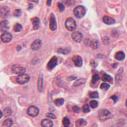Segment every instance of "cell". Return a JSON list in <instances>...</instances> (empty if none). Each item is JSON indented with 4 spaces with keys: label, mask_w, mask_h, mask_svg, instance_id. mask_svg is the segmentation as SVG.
<instances>
[{
    "label": "cell",
    "mask_w": 127,
    "mask_h": 127,
    "mask_svg": "<svg viewBox=\"0 0 127 127\" xmlns=\"http://www.w3.org/2000/svg\"><path fill=\"white\" fill-rule=\"evenodd\" d=\"M98 116L100 121H105L107 120L110 119V118H112L113 116V115L110 111H109L108 110L105 109H100L98 111Z\"/></svg>",
    "instance_id": "6da1fadb"
},
{
    "label": "cell",
    "mask_w": 127,
    "mask_h": 127,
    "mask_svg": "<svg viewBox=\"0 0 127 127\" xmlns=\"http://www.w3.org/2000/svg\"><path fill=\"white\" fill-rule=\"evenodd\" d=\"M74 13L76 18L81 19L86 14V10L83 6L79 5L74 8Z\"/></svg>",
    "instance_id": "7a4b0ae2"
},
{
    "label": "cell",
    "mask_w": 127,
    "mask_h": 127,
    "mask_svg": "<svg viewBox=\"0 0 127 127\" xmlns=\"http://www.w3.org/2000/svg\"><path fill=\"white\" fill-rule=\"evenodd\" d=\"M65 27L69 31H74L77 28V23L73 18H69L66 21Z\"/></svg>",
    "instance_id": "3957f363"
},
{
    "label": "cell",
    "mask_w": 127,
    "mask_h": 127,
    "mask_svg": "<svg viewBox=\"0 0 127 127\" xmlns=\"http://www.w3.org/2000/svg\"><path fill=\"white\" fill-rule=\"evenodd\" d=\"M84 44L86 46H89L93 49H96L98 48L99 45V42L96 40H91L90 39L86 38L84 40Z\"/></svg>",
    "instance_id": "277c9868"
},
{
    "label": "cell",
    "mask_w": 127,
    "mask_h": 127,
    "mask_svg": "<svg viewBox=\"0 0 127 127\" xmlns=\"http://www.w3.org/2000/svg\"><path fill=\"white\" fill-rule=\"evenodd\" d=\"M40 111L39 108L35 106H30L28 107L27 113L30 116L35 117L37 116L39 114Z\"/></svg>",
    "instance_id": "5b68a950"
},
{
    "label": "cell",
    "mask_w": 127,
    "mask_h": 127,
    "mask_svg": "<svg viewBox=\"0 0 127 127\" xmlns=\"http://www.w3.org/2000/svg\"><path fill=\"white\" fill-rule=\"evenodd\" d=\"M30 80V77L27 74L19 75L16 79V81L20 84H23L28 82Z\"/></svg>",
    "instance_id": "8992f818"
},
{
    "label": "cell",
    "mask_w": 127,
    "mask_h": 127,
    "mask_svg": "<svg viewBox=\"0 0 127 127\" xmlns=\"http://www.w3.org/2000/svg\"><path fill=\"white\" fill-rule=\"evenodd\" d=\"M12 70L13 73L16 74H24V73L26 71V69L24 67H21L18 65H14L12 67Z\"/></svg>",
    "instance_id": "52a82bcc"
},
{
    "label": "cell",
    "mask_w": 127,
    "mask_h": 127,
    "mask_svg": "<svg viewBox=\"0 0 127 127\" xmlns=\"http://www.w3.org/2000/svg\"><path fill=\"white\" fill-rule=\"evenodd\" d=\"M72 37L74 41L76 42H80L83 38L82 33L79 31H75L72 34Z\"/></svg>",
    "instance_id": "ba28073f"
},
{
    "label": "cell",
    "mask_w": 127,
    "mask_h": 127,
    "mask_svg": "<svg viewBox=\"0 0 127 127\" xmlns=\"http://www.w3.org/2000/svg\"><path fill=\"white\" fill-rule=\"evenodd\" d=\"M50 28L53 31H55L57 28V23L54 14L51 13L50 18Z\"/></svg>",
    "instance_id": "9c48e42d"
},
{
    "label": "cell",
    "mask_w": 127,
    "mask_h": 127,
    "mask_svg": "<svg viewBox=\"0 0 127 127\" xmlns=\"http://www.w3.org/2000/svg\"><path fill=\"white\" fill-rule=\"evenodd\" d=\"M10 28V23L7 20H3L0 22V30L2 32H7Z\"/></svg>",
    "instance_id": "30bf717a"
},
{
    "label": "cell",
    "mask_w": 127,
    "mask_h": 127,
    "mask_svg": "<svg viewBox=\"0 0 127 127\" xmlns=\"http://www.w3.org/2000/svg\"><path fill=\"white\" fill-rule=\"evenodd\" d=\"M57 64H58V58L57 57L54 56L51 59V60L48 63L47 68L50 70H51L54 68V67L57 65Z\"/></svg>",
    "instance_id": "8fae6325"
},
{
    "label": "cell",
    "mask_w": 127,
    "mask_h": 127,
    "mask_svg": "<svg viewBox=\"0 0 127 127\" xmlns=\"http://www.w3.org/2000/svg\"><path fill=\"white\" fill-rule=\"evenodd\" d=\"M42 44V41L41 39H36L32 42L31 45V48L34 51H38L41 47Z\"/></svg>",
    "instance_id": "7c38bea8"
},
{
    "label": "cell",
    "mask_w": 127,
    "mask_h": 127,
    "mask_svg": "<svg viewBox=\"0 0 127 127\" xmlns=\"http://www.w3.org/2000/svg\"><path fill=\"white\" fill-rule=\"evenodd\" d=\"M72 61L74 63V65L77 67H80L83 64L82 58L79 55H75L72 57Z\"/></svg>",
    "instance_id": "4fadbf2b"
},
{
    "label": "cell",
    "mask_w": 127,
    "mask_h": 127,
    "mask_svg": "<svg viewBox=\"0 0 127 127\" xmlns=\"http://www.w3.org/2000/svg\"><path fill=\"white\" fill-rule=\"evenodd\" d=\"M1 38L2 41L4 43H8V42H10L12 40L13 36L12 34L10 32H6L2 34Z\"/></svg>",
    "instance_id": "5bb4252c"
},
{
    "label": "cell",
    "mask_w": 127,
    "mask_h": 127,
    "mask_svg": "<svg viewBox=\"0 0 127 127\" xmlns=\"http://www.w3.org/2000/svg\"><path fill=\"white\" fill-rule=\"evenodd\" d=\"M10 12V8L7 6H3L0 8V16L2 18L7 17Z\"/></svg>",
    "instance_id": "9a60e30c"
},
{
    "label": "cell",
    "mask_w": 127,
    "mask_h": 127,
    "mask_svg": "<svg viewBox=\"0 0 127 127\" xmlns=\"http://www.w3.org/2000/svg\"><path fill=\"white\" fill-rule=\"evenodd\" d=\"M31 21L33 23V27L34 30H37L39 29L40 24V19L37 17H34L31 19Z\"/></svg>",
    "instance_id": "2e32d148"
},
{
    "label": "cell",
    "mask_w": 127,
    "mask_h": 127,
    "mask_svg": "<svg viewBox=\"0 0 127 127\" xmlns=\"http://www.w3.org/2000/svg\"><path fill=\"white\" fill-rule=\"evenodd\" d=\"M41 125L42 127H53V122L48 119H44L42 120Z\"/></svg>",
    "instance_id": "e0dca14e"
},
{
    "label": "cell",
    "mask_w": 127,
    "mask_h": 127,
    "mask_svg": "<svg viewBox=\"0 0 127 127\" xmlns=\"http://www.w3.org/2000/svg\"><path fill=\"white\" fill-rule=\"evenodd\" d=\"M103 22L108 25H112V24H114L116 21L115 20L113 19L110 18V17H109L108 16H104L103 18Z\"/></svg>",
    "instance_id": "ac0fdd59"
},
{
    "label": "cell",
    "mask_w": 127,
    "mask_h": 127,
    "mask_svg": "<svg viewBox=\"0 0 127 127\" xmlns=\"http://www.w3.org/2000/svg\"><path fill=\"white\" fill-rule=\"evenodd\" d=\"M43 75L40 74L38 80V89L39 92H42V89H43Z\"/></svg>",
    "instance_id": "d6986e66"
},
{
    "label": "cell",
    "mask_w": 127,
    "mask_h": 127,
    "mask_svg": "<svg viewBox=\"0 0 127 127\" xmlns=\"http://www.w3.org/2000/svg\"><path fill=\"white\" fill-rule=\"evenodd\" d=\"M87 124V122L83 119H79L75 122L76 127H84Z\"/></svg>",
    "instance_id": "ffe728a7"
},
{
    "label": "cell",
    "mask_w": 127,
    "mask_h": 127,
    "mask_svg": "<svg viewBox=\"0 0 127 127\" xmlns=\"http://www.w3.org/2000/svg\"><path fill=\"white\" fill-rule=\"evenodd\" d=\"M101 80L104 81H108L111 83H113V81L112 77H111L110 75L106 73L103 74L102 75V77H101Z\"/></svg>",
    "instance_id": "44dd1931"
},
{
    "label": "cell",
    "mask_w": 127,
    "mask_h": 127,
    "mask_svg": "<svg viewBox=\"0 0 127 127\" xmlns=\"http://www.w3.org/2000/svg\"><path fill=\"white\" fill-rule=\"evenodd\" d=\"M13 124V120L11 118H8L4 121L2 124V127H11Z\"/></svg>",
    "instance_id": "7402d4cb"
},
{
    "label": "cell",
    "mask_w": 127,
    "mask_h": 127,
    "mask_svg": "<svg viewBox=\"0 0 127 127\" xmlns=\"http://www.w3.org/2000/svg\"><path fill=\"white\" fill-rule=\"evenodd\" d=\"M126 55L122 51L117 52L115 55V58L118 61H123L125 59Z\"/></svg>",
    "instance_id": "603a6c76"
},
{
    "label": "cell",
    "mask_w": 127,
    "mask_h": 127,
    "mask_svg": "<svg viewBox=\"0 0 127 127\" xmlns=\"http://www.w3.org/2000/svg\"><path fill=\"white\" fill-rule=\"evenodd\" d=\"M87 81V80L86 79H80L77 80L73 84V87H78L80 86L83 84H84Z\"/></svg>",
    "instance_id": "cb8c5ba5"
},
{
    "label": "cell",
    "mask_w": 127,
    "mask_h": 127,
    "mask_svg": "<svg viewBox=\"0 0 127 127\" xmlns=\"http://www.w3.org/2000/svg\"><path fill=\"white\" fill-rule=\"evenodd\" d=\"M71 49L70 48H59L58 49L57 52L59 54H62L63 55L68 54L71 52Z\"/></svg>",
    "instance_id": "d4e9b609"
},
{
    "label": "cell",
    "mask_w": 127,
    "mask_h": 127,
    "mask_svg": "<svg viewBox=\"0 0 127 127\" xmlns=\"http://www.w3.org/2000/svg\"><path fill=\"white\" fill-rule=\"evenodd\" d=\"M64 102L65 100L64 98H58L54 101V103L57 106L60 107L64 104Z\"/></svg>",
    "instance_id": "484cf974"
},
{
    "label": "cell",
    "mask_w": 127,
    "mask_h": 127,
    "mask_svg": "<svg viewBox=\"0 0 127 127\" xmlns=\"http://www.w3.org/2000/svg\"><path fill=\"white\" fill-rule=\"evenodd\" d=\"M63 124L64 127H69L71 125L70 119L67 117H64L63 119Z\"/></svg>",
    "instance_id": "4316f807"
},
{
    "label": "cell",
    "mask_w": 127,
    "mask_h": 127,
    "mask_svg": "<svg viewBox=\"0 0 127 127\" xmlns=\"http://www.w3.org/2000/svg\"><path fill=\"white\" fill-rule=\"evenodd\" d=\"M12 113H13V111H12V110L11 108H6L4 109V112L3 113V114L5 116L7 117V116H10V115H11Z\"/></svg>",
    "instance_id": "83f0119b"
},
{
    "label": "cell",
    "mask_w": 127,
    "mask_h": 127,
    "mask_svg": "<svg viewBox=\"0 0 127 127\" xmlns=\"http://www.w3.org/2000/svg\"><path fill=\"white\" fill-rule=\"evenodd\" d=\"M100 79V78L99 77V75L98 74H94V75L92 76L91 82H92V83L93 84H95L98 81H99Z\"/></svg>",
    "instance_id": "f1b7e54d"
},
{
    "label": "cell",
    "mask_w": 127,
    "mask_h": 127,
    "mask_svg": "<svg viewBox=\"0 0 127 127\" xmlns=\"http://www.w3.org/2000/svg\"><path fill=\"white\" fill-rule=\"evenodd\" d=\"M81 109H82V112L85 113H89L90 111L89 106L88 104H84V105H83L81 108Z\"/></svg>",
    "instance_id": "f546056e"
},
{
    "label": "cell",
    "mask_w": 127,
    "mask_h": 127,
    "mask_svg": "<svg viewBox=\"0 0 127 127\" xmlns=\"http://www.w3.org/2000/svg\"><path fill=\"white\" fill-rule=\"evenodd\" d=\"M22 29V25L20 23H16L13 27V30L15 32H20Z\"/></svg>",
    "instance_id": "4dcf8cb0"
},
{
    "label": "cell",
    "mask_w": 127,
    "mask_h": 127,
    "mask_svg": "<svg viewBox=\"0 0 127 127\" xmlns=\"http://www.w3.org/2000/svg\"><path fill=\"white\" fill-rule=\"evenodd\" d=\"M110 87V85L107 83H102L100 85V88L105 90H108Z\"/></svg>",
    "instance_id": "1f68e13d"
},
{
    "label": "cell",
    "mask_w": 127,
    "mask_h": 127,
    "mask_svg": "<svg viewBox=\"0 0 127 127\" xmlns=\"http://www.w3.org/2000/svg\"><path fill=\"white\" fill-rule=\"evenodd\" d=\"M89 95L91 98L95 99V98H99V94H98V93L97 91L92 92L90 93Z\"/></svg>",
    "instance_id": "d6a6232c"
},
{
    "label": "cell",
    "mask_w": 127,
    "mask_h": 127,
    "mask_svg": "<svg viewBox=\"0 0 127 127\" xmlns=\"http://www.w3.org/2000/svg\"><path fill=\"white\" fill-rule=\"evenodd\" d=\"M98 105V103L96 100H92L90 102V106L92 108H96Z\"/></svg>",
    "instance_id": "836d02e7"
},
{
    "label": "cell",
    "mask_w": 127,
    "mask_h": 127,
    "mask_svg": "<svg viewBox=\"0 0 127 127\" xmlns=\"http://www.w3.org/2000/svg\"><path fill=\"white\" fill-rule=\"evenodd\" d=\"M22 11L20 9H16L13 12V15L15 17H20L22 14Z\"/></svg>",
    "instance_id": "e575fe53"
},
{
    "label": "cell",
    "mask_w": 127,
    "mask_h": 127,
    "mask_svg": "<svg viewBox=\"0 0 127 127\" xmlns=\"http://www.w3.org/2000/svg\"><path fill=\"white\" fill-rule=\"evenodd\" d=\"M58 7H59V9L60 10V12H62L65 10V6L62 3H58Z\"/></svg>",
    "instance_id": "d590c367"
},
{
    "label": "cell",
    "mask_w": 127,
    "mask_h": 127,
    "mask_svg": "<svg viewBox=\"0 0 127 127\" xmlns=\"http://www.w3.org/2000/svg\"><path fill=\"white\" fill-rule=\"evenodd\" d=\"M72 110L75 113H79L80 112V108L79 107H78V106H74L72 108Z\"/></svg>",
    "instance_id": "8d00e7d4"
},
{
    "label": "cell",
    "mask_w": 127,
    "mask_h": 127,
    "mask_svg": "<svg viewBox=\"0 0 127 127\" xmlns=\"http://www.w3.org/2000/svg\"><path fill=\"white\" fill-rule=\"evenodd\" d=\"M46 116L47 117H49V118H52V119H56V118H57L56 116L53 113H47Z\"/></svg>",
    "instance_id": "74e56055"
},
{
    "label": "cell",
    "mask_w": 127,
    "mask_h": 127,
    "mask_svg": "<svg viewBox=\"0 0 127 127\" xmlns=\"http://www.w3.org/2000/svg\"><path fill=\"white\" fill-rule=\"evenodd\" d=\"M90 65L93 67H95L97 66V64L96 63L95 61H94V60H92L90 61Z\"/></svg>",
    "instance_id": "f35d334b"
},
{
    "label": "cell",
    "mask_w": 127,
    "mask_h": 127,
    "mask_svg": "<svg viewBox=\"0 0 127 127\" xmlns=\"http://www.w3.org/2000/svg\"><path fill=\"white\" fill-rule=\"evenodd\" d=\"M111 99H112L114 103H116L117 101L118 100V97L116 95H113L110 97Z\"/></svg>",
    "instance_id": "ab89813d"
},
{
    "label": "cell",
    "mask_w": 127,
    "mask_h": 127,
    "mask_svg": "<svg viewBox=\"0 0 127 127\" xmlns=\"http://www.w3.org/2000/svg\"><path fill=\"white\" fill-rule=\"evenodd\" d=\"M77 79V77H74L73 75L70 76V77H69L68 78H67V80H69V81H71V80H75Z\"/></svg>",
    "instance_id": "60d3db41"
},
{
    "label": "cell",
    "mask_w": 127,
    "mask_h": 127,
    "mask_svg": "<svg viewBox=\"0 0 127 127\" xmlns=\"http://www.w3.org/2000/svg\"><path fill=\"white\" fill-rule=\"evenodd\" d=\"M51 3H52L51 0H49V1H47V5L48 6H50L51 5Z\"/></svg>",
    "instance_id": "b9f144b4"
},
{
    "label": "cell",
    "mask_w": 127,
    "mask_h": 127,
    "mask_svg": "<svg viewBox=\"0 0 127 127\" xmlns=\"http://www.w3.org/2000/svg\"><path fill=\"white\" fill-rule=\"evenodd\" d=\"M16 50L17 51H20L21 50V47L20 45L18 46L16 48Z\"/></svg>",
    "instance_id": "7bdbcfd3"
},
{
    "label": "cell",
    "mask_w": 127,
    "mask_h": 127,
    "mask_svg": "<svg viewBox=\"0 0 127 127\" xmlns=\"http://www.w3.org/2000/svg\"><path fill=\"white\" fill-rule=\"evenodd\" d=\"M3 115V112H2L1 110H0V119H1V118L2 117Z\"/></svg>",
    "instance_id": "ee69618b"
},
{
    "label": "cell",
    "mask_w": 127,
    "mask_h": 127,
    "mask_svg": "<svg viewBox=\"0 0 127 127\" xmlns=\"http://www.w3.org/2000/svg\"><path fill=\"white\" fill-rule=\"evenodd\" d=\"M29 7L28 8H29V9H31V8H32V7H33V5H32V4H29Z\"/></svg>",
    "instance_id": "f6af8a7d"
}]
</instances>
